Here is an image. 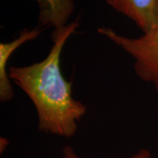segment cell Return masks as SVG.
<instances>
[{
    "mask_svg": "<svg viewBox=\"0 0 158 158\" xmlns=\"http://www.w3.org/2000/svg\"><path fill=\"white\" fill-rule=\"evenodd\" d=\"M79 24L76 19L54 30L53 45L42 61L27 66H11L8 70L10 79L34 106L38 129L65 138L76 135L78 122L87 112L86 105L73 97L72 83L64 77L61 69L63 48Z\"/></svg>",
    "mask_w": 158,
    "mask_h": 158,
    "instance_id": "cell-1",
    "label": "cell"
},
{
    "mask_svg": "<svg viewBox=\"0 0 158 158\" xmlns=\"http://www.w3.org/2000/svg\"><path fill=\"white\" fill-rule=\"evenodd\" d=\"M98 33L127 53L134 59V69L138 77L152 84L158 91V13L152 28L137 38L118 34L105 27L98 28Z\"/></svg>",
    "mask_w": 158,
    "mask_h": 158,
    "instance_id": "cell-2",
    "label": "cell"
},
{
    "mask_svg": "<svg viewBox=\"0 0 158 158\" xmlns=\"http://www.w3.org/2000/svg\"><path fill=\"white\" fill-rule=\"evenodd\" d=\"M114 11L131 19L147 33L156 23L158 13V0H106Z\"/></svg>",
    "mask_w": 158,
    "mask_h": 158,
    "instance_id": "cell-3",
    "label": "cell"
},
{
    "mask_svg": "<svg viewBox=\"0 0 158 158\" xmlns=\"http://www.w3.org/2000/svg\"><path fill=\"white\" fill-rule=\"evenodd\" d=\"M42 32V27H37L33 29L25 28L16 39L8 42L0 43V101L8 102L13 98L14 92L11 80L8 74L7 65L12 54L23 44L34 40L39 37Z\"/></svg>",
    "mask_w": 158,
    "mask_h": 158,
    "instance_id": "cell-4",
    "label": "cell"
},
{
    "mask_svg": "<svg viewBox=\"0 0 158 158\" xmlns=\"http://www.w3.org/2000/svg\"><path fill=\"white\" fill-rule=\"evenodd\" d=\"M40 8L39 27H63L75 11L74 0H35Z\"/></svg>",
    "mask_w": 158,
    "mask_h": 158,
    "instance_id": "cell-5",
    "label": "cell"
},
{
    "mask_svg": "<svg viewBox=\"0 0 158 158\" xmlns=\"http://www.w3.org/2000/svg\"><path fill=\"white\" fill-rule=\"evenodd\" d=\"M60 158H81L70 146H65L62 149V156ZM131 158H152L151 153L146 148H141Z\"/></svg>",
    "mask_w": 158,
    "mask_h": 158,
    "instance_id": "cell-6",
    "label": "cell"
}]
</instances>
